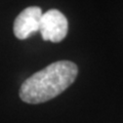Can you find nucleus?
<instances>
[{"label": "nucleus", "instance_id": "obj_1", "mask_svg": "<svg viewBox=\"0 0 123 123\" xmlns=\"http://www.w3.org/2000/svg\"><path fill=\"white\" fill-rule=\"evenodd\" d=\"M78 67L71 61H57L34 73L23 82L20 98L27 104H41L52 99L75 81Z\"/></svg>", "mask_w": 123, "mask_h": 123}, {"label": "nucleus", "instance_id": "obj_3", "mask_svg": "<svg viewBox=\"0 0 123 123\" xmlns=\"http://www.w3.org/2000/svg\"><path fill=\"white\" fill-rule=\"evenodd\" d=\"M42 10L38 6H29L15 18L13 33L18 39L24 40L40 30Z\"/></svg>", "mask_w": 123, "mask_h": 123}, {"label": "nucleus", "instance_id": "obj_2", "mask_svg": "<svg viewBox=\"0 0 123 123\" xmlns=\"http://www.w3.org/2000/svg\"><path fill=\"white\" fill-rule=\"evenodd\" d=\"M39 31L44 41L61 42L68 33L67 18L60 10L49 9L42 14Z\"/></svg>", "mask_w": 123, "mask_h": 123}]
</instances>
